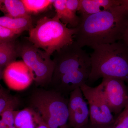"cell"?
I'll return each instance as SVG.
<instances>
[{
	"label": "cell",
	"instance_id": "cell-1",
	"mask_svg": "<svg viewBox=\"0 0 128 128\" xmlns=\"http://www.w3.org/2000/svg\"><path fill=\"white\" fill-rule=\"evenodd\" d=\"M74 41L83 48L114 43L122 40L128 22V11L121 5L105 11L80 16Z\"/></svg>",
	"mask_w": 128,
	"mask_h": 128
},
{
	"label": "cell",
	"instance_id": "cell-2",
	"mask_svg": "<svg viewBox=\"0 0 128 128\" xmlns=\"http://www.w3.org/2000/svg\"><path fill=\"white\" fill-rule=\"evenodd\" d=\"M51 83L61 94L72 92L88 81L92 69L90 56L74 41L55 52Z\"/></svg>",
	"mask_w": 128,
	"mask_h": 128
},
{
	"label": "cell",
	"instance_id": "cell-3",
	"mask_svg": "<svg viewBox=\"0 0 128 128\" xmlns=\"http://www.w3.org/2000/svg\"><path fill=\"white\" fill-rule=\"evenodd\" d=\"M92 69L88 82L101 78H118L128 83V47L123 41L92 48Z\"/></svg>",
	"mask_w": 128,
	"mask_h": 128
},
{
	"label": "cell",
	"instance_id": "cell-4",
	"mask_svg": "<svg viewBox=\"0 0 128 128\" xmlns=\"http://www.w3.org/2000/svg\"><path fill=\"white\" fill-rule=\"evenodd\" d=\"M76 28L64 24L56 15L52 18L44 16L29 31L28 39L38 48L51 56L55 52L74 42Z\"/></svg>",
	"mask_w": 128,
	"mask_h": 128
},
{
	"label": "cell",
	"instance_id": "cell-5",
	"mask_svg": "<svg viewBox=\"0 0 128 128\" xmlns=\"http://www.w3.org/2000/svg\"><path fill=\"white\" fill-rule=\"evenodd\" d=\"M32 109L39 114L50 128H70L68 100L56 90L40 89L34 92L31 100Z\"/></svg>",
	"mask_w": 128,
	"mask_h": 128
},
{
	"label": "cell",
	"instance_id": "cell-6",
	"mask_svg": "<svg viewBox=\"0 0 128 128\" xmlns=\"http://www.w3.org/2000/svg\"><path fill=\"white\" fill-rule=\"evenodd\" d=\"M18 56L32 72L34 81L41 86L50 83L54 66L51 56L37 48L28 39L18 43Z\"/></svg>",
	"mask_w": 128,
	"mask_h": 128
},
{
	"label": "cell",
	"instance_id": "cell-7",
	"mask_svg": "<svg viewBox=\"0 0 128 128\" xmlns=\"http://www.w3.org/2000/svg\"><path fill=\"white\" fill-rule=\"evenodd\" d=\"M80 89L89 105V122L99 125L113 124L114 118L105 100L101 84L95 87L86 84Z\"/></svg>",
	"mask_w": 128,
	"mask_h": 128
},
{
	"label": "cell",
	"instance_id": "cell-8",
	"mask_svg": "<svg viewBox=\"0 0 128 128\" xmlns=\"http://www.w3.org/2000/svg\"><path fill=\"white\" fill-rule=\"evenodd\" d=\"M102 89L112 114L118 116L128 104V88L125 82L118 78H102Z\"/></svg>",
	"mask_w": 128,
	"mask_h": 128
},
{
	"label": "cell",
	"instance_id": "cell-9",
	"mask_svg": "<svg viewBox=\"0 0 128 128\" xmlns=\"http://www.w3.org/2000/svg\"><path fill=\"white\" fill-rule=\"evenodd\" d=\"M3 78L10 89L20 91L29 87L34 81L32 72L22 61H15L4 70Z\"/></svg>",
	"mask_w": 128,
	"mask_h": 128
},
{
	"label": "cell",
	"instance_id": "cell-10",
	"mask_svg": "<svg viewBox=\"0 0 128 128\" xmlns=\"http://www.w3.org/2000/svg\"><path fill=\"white\" fill-rule=\"evenodd\" d=\"M68 108L70 128H81L89 123V109L80 88L70 93Z\"/></svg>",
	"mask_w": 128,
	"mask_h": 128
},
{
	"label": "cell",
	"instance_id": "cell-11",
	"mask_svg": "<svg viewBox=\"0 0 128 128\" xmlns=\"http://www.w3.org/2000/svg\"><path fill=\"white\" fill-rule=\"evenodd\" d=\"M121 5V0H80L78 12L81 16L105 11Z\"/></svg>",
	"mask_w": 128,
	"mask_h": 128
},
{
	"label": "cell",
	"instance_id": "cell-12",
	"mask_svg": "<svg viewBox=\"0 0 128 128\" xmlns=\"http://www.w3.org/2000/svg\"><path fill=\"white\" fill-rule=\"evenodd\" d=\"M0 25L18 35L25 31H30L34 27L31 16L18 18L0 17Z\"/></svg>",
	"mask_w": 128,
	"mask_h": 128
},
{
	"label": "cell",
	"instance_id": "cell-13",
	"mask_svg": "<svg viewBox=\"0 0 128 128\" xmlns=\"http://www.w3.org/2000/svg\"><path fill=\"white\" fill-rule=\"evenodd\" d=\"M66 0H56L53 3L56 15L65 25H68L70 28H76L79 26L80 17L68 9L66 6Z\"/></svg>",
	"mask_w": 128,
	"mask_h": 128
},
{
	"label": "cell",
	"instance_id": "cell-14",
	"mask_svg": "<svg viewBox=\"0 0 128 128\" xmlns=\"http://www.w3.org/2000/svg\"><path fill=\"white\" fill-rule=\"evenodd\" d=\"M0 11L5 16L10 18L31 16L26 11L23 2L20 0H0Z\"/></svg>",
	"mask_w": 128,
	"mask_h": 128
},
{
	"label": "cell",
	"instance_id": "cell-15",
	"mask_svg": "<svg viewBox=\"0 0 128 128\" xmlns=\"http://www.w3.org/2000/svg\"><path fill=\"white\" fill-rule=\"evenodd\" d=\"M16 40L0 44V66L5 68L19 57Z\"/></svg>",
	"mask_w": 128,
	"mask_h": 128
},
{
	"label": "cell",
	"instance_id": "cell-16",
	"mask_svg": "<svg viewBox=\"0 0 128 128\" xmlns=\"http://www.w3.org/2000/svg\"><path fill=\"white\" fill-rule=\"evenodd\" d=\"M35 112L32 108L16 111L14 126L16 128H36Z\"/></svg>",
	"mask_w": 128,
	"mask_h": 128
},
{
	"label": "cell",
	"instance_id": "cell-17",
	"mask_svg": "<svg viewBox=\"0 0 128 128\" xmlns=\"http://www.w3.org/2000/svg\"><path fill=\"white\" fill-rule=\"evenodd\" d=\"M28 14H37L45 10L51 5L54 0H22Z\"/></svg>",
	"mask_w": 128,
	"mask_h": 128
},
{
	"label": "cell",
	"instance_id": "cell-18",
	"mask_svg": "<svg viewBox=\"0 0 128 128\" xmlns=\"http://www.w3.org/2000/svg\"><path fill=\"white\" fill-rule=\"evenodd\" d=\"M19 104V101L16 97L12 96L0 86V116L8 108L16 109Z\"/></svg>",
	"mask_w": 128,
	"mask_h": 128
},
{
	"label": "cell",
	"instance_id": "cell-19",
	"mask_svg": "<svg viewBox=\"0 0 128 128\" xmlns=\"http://www.w3.org/2000/svg\"><path fill=\"white\" fill-rule=\"evenodd\" d=\"M114 128H128V104L124 110L114 118Z\"/></svg>",
	"mask_w": 128,
	"mask_h": 128
},
{
	"label": "cell",
	"instance_id": "cell-20",
	"mask_svg": "<svg viewBox=\"0 0 128 128\" xmlns=\"http://www.w3.org/2000/svg\"><path fill=\"white\" fill-rule=\"evenodd\" d=\"M13 108H8L0 115L2 120L8 128L14 126L16 112Z\"/></svg>",
	"mask_w": 128,
	"mask_h": 128
},
{
	"label": "cell",
	"instance_id": "cell-21",
	"mask_svg": "<svg viewBox=\"0 0 128 128\" xmlns=\"http://www.w3.org/2000/svg\"><path fill=\"white\" fill-rule=\"evenodd\" d=\"M18 36L14 32L0 25V39L10 41L16 40Z\"/></svg>",
	"mask_w": 128,
	"mask_h": 128
},
{
	"label": "cell",
	"instance_id": "cell-22",
	"mask_svg": "<svg viewBox=\"0 0 128 128\" xmlns=\"http://www.w3.org/2000/svg\"><path fill=\"white\" fill-rule=\"evenodd\" d=\"M80 0H66V6L68 9L76 14L79 10Z\"/></svg>",
	"mask_w": 128,
	"mask_h": 128
},
{
	"label": "cell",
	"instance_id": "cell-23",
	"mask_svg": "<svg viewBox=\"0 0 128 128\" xmlns=\"http://www.w3.org/2000/svg\"><path fill=\"white\" fill-rule=\"evenodd\" d=\"M35 118L38 124L36 128H50L47 124L44 122L39 114L35 111Z\"/></svg>",
	"mask_w": 128,
	"mask_h": 128
},
{
	"label": "cell",
	"instance_id": "cell-24",
	"mask_svg": "<svg viewBox=\"0 0 128 128\" xmlns=\"http://www.w3.org/2000/svg\"><path fill=\"white\" fill-rule=\"evenodd\" d=\"M81 128H114L113 124L109 125H99V124H92L89 122L87 125Z\"/></svg>",
	"mask_w": 128,
	"mask_h": 128
},
{
	"label": "cell",
	"instance_id": "cell-25",
	"mask_svg": "<svg viewBox=\"0 0 128 128\" xmlns=\"http://www.w3.org/2000/svg\"><path fill=\"white\" fill-rule=\"evenodd\" d=\"M122 40L124 43L128 47V22L126 29L124 32Z\"/></svg>",
	"mask_w": 128,
	"mask_h": 128
},
{
	"label": "cell",
	"instance_id": "cell-26",
	"mask_svg": "<svg viewBox=\"0 0 128 128\" xmlns=\"http://www.w3.org/2000/svg\"><path fill=\"white\" fill-rule=\"evenodd\" d=\"M121 5L128 11V0H121Z\"/></svg>",
	"mask_w": 128,
	"mask_h": 128
},
{
	"label": "cell",
	"instance_id": "cell-27",
	"mask_svg": "<svg viewBox=\"0 0 128 128\" xmlns=\"http://www.w3.org/2000/svg\"><path fill=\"white\" fill-rule=\"evenodd\" d=\"M4 69L5 68L0 66V81L3 77V72Z\"/></svg>",
	"mask_w": 128,
	"mask_h": 128
},
{
	"label": "cell",
	"instance_id": "cell-28",
	"mask_svg": "<svg viewBox=\"0 0 128 128\" xmlns=\"http://www.w3.org/2000/svg\"><path fill=\"white\" fill-rule=\"evenodd\" d=\"M5 41V40H2L0 39V44L2 43L3 42H6V41Z\"/></svg>",
	"mask_w": 128,
	"mask_h": 128
},
{
	"label": "cell",
	"instance_id": "cell-29",
	"mask_svg": "<svg viewBox=\"0 0 128 128\" xmlns=\"http://www.w3.org/2000/svg\"><path fill=\"white\" fill-rule=\"evenodd\" d=\"M16 128V127H15V126H12V127H9V128Z\"/></svg>",
	"mask_w": 128,
	"mask_h": 128
},
{
	"label": "cell",
	"instance_id": "cell-30",
	"mask_svg": "<svg viewBox=\"0 0 128 128\" xmlns=\"http://www.w3.org/2000/svg\"></svg>",
	"mask_w": 128,
	"mask_h": 128
}]
</instances>
